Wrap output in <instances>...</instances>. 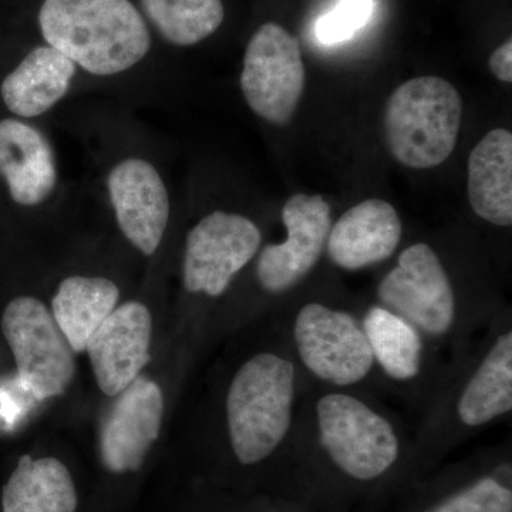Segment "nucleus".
Segmentation results:
<instances>
[{
  "label": "nucleus",
  "instance_id": "f257e3e1",
  "mask_svg": "<svg viewBox=\"0 0 512 512\" xmlns=\"http://www.w3.org/2000/svg\"><path fill=\"white\" fill-rule=\"evenodd\" d=\"M37 22L46 45L99 79L130 72L151 49L150 28L131 0H43Z\"/></svg>",
  "mask_w": 512,
  "mask_h": 512
},
{
  "label": "nucleus",
  "instance_id": "f03ea898",
  "mask_svg": "<svg viewBox=\"0 0 512 512\" xmlns=\"http://www.w3.org/2000/svg\"><path fill=\"white\" fill-rule=\"evenodd\" d=\"M295 366L259 353L238 370L227 397L229 440L241 466H256L278 450L292 423Z\"/></svg>",
  "mask_w": 512,
  "mask_h": 512
},
{
  "label": "nucleus",
  "instance_id": "7ed1b4c3",
  "mask_svg": "<svg viewBox=\"0 0 512 512\" xmlns=\"http://www.w3.org/2000/svg\"><path fill=\"white\" fill-rule=\"evenodd\" d=\"M463 119V100L453 84L436 76L417 77L397 87L386 103L384 138L394 160L426 170L454 151Z\"/></svg>",
  "mask_w": 512,
  "mask_h": 512
},
{
  "label": "nucleus",
  "instance_id": "20e7f679",
  "mask_svg": "<svg viewBox=\"0 0 512 512\" xmlns=\"http://www.w3.org/2000/svg\"><path fill=\"white\" fill-rule=\"evenodd\" d=\"M319 439L336 471L359 485L389 476L400 458V443L389 421L349 394H326L316 406Z\"/></svg>",
  "mask_w": 512,
  "mask_h": 512
},
{
  "label": "nucleus",
  "instance_id": "39448f33",
  "mask_svg": "<svg viewBox=\"0 0 512 512\" xmlns=\"http://www.w3.org/2000/svg\"><path fill=\"white\" fill-rule=\"evenodd\" d=\"M2 330L19 382L35 399L43 402L69 389L76 372L73 349L45 303L33 296L13 299L3 312Z\"/></svg>",
  "mask_w": 512,
  "mask_h": 512
},
{
  "label": "nucleus",
  "instance_id": "423d86ee",
  "mask_svg": "<svg viewBox=\"0 0 512 512\" xmlns=\"http://www.w3.org/2000/svg\"><path fill=\"white\" fill-rule=\"evenodd\" d=\"M239 82L256 116L284 126L298 109L305 89L298 39L278 23L262 25L248 42Z\"/></svg>",
  "mask_w": 512,
  "mask_h": 512
},
{
  "label": "nucleus",
  "instance_id": "0eeeda50",
  "mask_svg": "<svg viewBox=\"0 0 512 512\" xmlns=\"http://www.w3.org/2000/svg\"><path fill=\"white\" fill-rule=\"evenodd\" d=\"M262 235L254 221L234 212L214 211L190 229L185 241L184 288L217 298L254 259Z\"/></svg>",
  "mask_w": 512,
  "mask_h": 512
},
{
  "label": "nucleus",
  "instance_id": "6e6552de",
  "mask_svg": "<svg viewBox=\"0 0 512 512\" xmlns=\"http://www.w3.org/2000/svg\"><path fill=\"white\" fill-rule=\"evenodd\" d=\"M293 336L305 366L336 386L362 382L375 363L365 332L348 312L308 303L296 316Z\"/></svg>",
  "mask_w": 512,
  "mask_h": 512
},
{
  "label": "nucleus",
  "instance_id": "1a4fd4ad",
  "mask_svg": "<svg viewBox=\"0 0 512 512\" xmlns=\"http://www.w3.org/2000/svg\"><path fill=\"white\" fill-rule=\"evenodd\" d=\"M383 308L409 320L431 336H441L453 325V288L439 256L427 244L412 245L399 256L377 289Z\"/></svg>",
  "mask_w": 512,
  "mask_h": 512
},
{
  "label": "nucleus",
  "instance_id": "9d476101",
  "mask_svg": "<svg viewBox=\"0 0 512 512\" xmlns=\"http://www.w3.org/2000/svg\"><path fill=\"white\" fill-rule=\"evenodd\" d=\"M111 210L124 238L146 256L156 254L171 215L170 192L153 161L126 156L106 175Z\"/></svg>",
  "mask_w": 512,
  "mask_h": 512
},
{
  "label": "nucleus",
  "instance_id": "9b49d317",
  "mask_svg": "<svg viewBox=\"0 0 512 512\" xmlns=\"http://www.w3.org/2000/svg\"><path fill=\"white\" fill-rule=\"evenodd\" d=\"M282 221L288 238L262 249L256 276L265 291L281 293L302 281L325 251L332 212L322 195L296 194L285 202Z\"/></svg>",
  "mask_w": 512,
  "mask_h": 512
},
{
  "label": "nucleus",
  "instance_id": "f8f14e48",
  "mask_svg": "<svg viewBox=\"0 0 512 512\" xmlns=\"http://www.w3.org/2000/svg\"><path fill=\"white\" fill-rule=\"evenodd\" d=\"M114 397L101 424L100 454L107 470L123 474L140 470L160 436L164 400L158 384L146 377Z\"/></svg>",
  "mask_w": 512,
  "mask_h": 512
},
{
  "label": "nucleus",
  "instance_id": "ddd939ff",
  "mask_svg": "<svg viewBox=\"0 0 512 512\" xmlns=\"http://www.w3.org/2000/svg\"><path fill=\"white\" fill-rule=\"evenodd\" d=\"M153 319L146 305L117 306L86 346L101 392L114 397L140 377L151 360Z\"/></svg>",
  "mask_w": 512,
  "mask_h": 512
},
{
  "label": "nucleus",
  "instance_id": "4468645a",
  "mask_svg": "<svg viewBox=\"0 0 512 512\" xmlns=\"http://www.w3.org/2000/svg\"><path fill=\"white\" fill-rule=\"evenodd\" d=\"M0 177L20 207L36 208L59 190V163L53 144L26 120H0Z\"/></svg>",
  "mask_w": 512,
  "mask_h": 512
},
{
  "label": "nucleus",
  "instance_id": "2eb2a0df",
  "mask_svg": "<svg viewBox=\"0 0 512 512\" xmlns=\"http://www.w3.org/2000/svg\"><path fill=\"white\" fill-rule=\"evenodd\" d=\"M403 225L393 205L366 200L346 211L330 228L326 249L339 268L356 271L386 261L402 239Z\"/></svg>",
  "mask_w": 512,
  "mask_h": 512
},
{
  "label": "nucleus",
  "instance_id": "dca6fc26",
  "mask_svg": "<svg viewBox=\"0 0 512 512\" xmlns=\"http://www.w3.org/2000/svg\"><path fill=\"white\" fill-rule=\"evenodd\" d=\"M77 69L52 46H36L0 84L6 109L20 120L45 116L72 92Z\"/></svg>",
  "mask_w": 512,
  "mask_h": 512
},
{
  "label": "nucleus",
  "instance_id": "f3484780",
  "mask_svg": "<svg viewBox=\"0 0 512 512\" xmlns=\"http://www.w3.org/2000/svg\"><path fill=\"white\" fill-rule=\"evenodd\" d=\"M468 198L483 220L512 224V134L495 128L481 138L468 158Z\"/></svg>",
  "mask_w": 512,
  "mask_h": 512
},
{
  "label": "nucleus",
  "instance_id": "a211bd4d",
  "mask_svg": "<svg viewBox=\"0 0 512 512\" xmlns=\"http://www.w3.org/2000/svg\"><path fill=\"white\" fill-rule=\"evenodd\" d=\"M120 299L119 286L103 276L63 279L52 301V315L73 352L82 353Z\"/></svg>",
  "mask_w": 512,
  "mask_h": 512
},
{
  "label": "nucleus",
  "instance_id": "6ab92c4d",
  "mask_svg": "<svg viewBox=\"0 0 512 512\" xmlns=\"http://www.w3.org/2000/svg\"><path fill=\"white\" fill-rule=\"evenodd\" d=\"M2 505L3 512H74L77 493L62 461L23 456L3 487Z\"/></svg>",
  "mask_w": 512,
  "mask_h": 512
},
{
  "label": "nucleus",
  "instance_id": "aec40b11",
  "mask_svg": "<svg viewBox=\"0 0 512 512\" xmlns=\"http://www.w3.org/2000/svg\"><path fill=\"white\" fill-rule=\"evenodd\" d=\"M512 409V333H504L477 372L471 377L458 402L461 423L478 427Z\"/></svg>",
  "mask_w": 512,
  "mask_h": 512
},
{
  "label": "nucleus",
  "instance_id": "412c9836",
  "mask_svg": "<svg viewBox=\"0 0 512 512\" xmlns=\"http://www.w3.org/2000/svg\"><path fill=\"white\" fill-rule=\"evenodd\" d=\"M363 332L373 357L394 380H410L419 375L423 342L409 320L375 306L366 313Z\"/></svg>",
  "mask_w": 512,
  "mask_h": 512
},
{
  "label": "nucleus",
  "instance_id": "4be33fe9",
  "mask_svg": "<svg viewBox=\"0 0 512 512\" xmlns=\"http://www.w3.org/2000/svg\"><path fill=\"white\" fill-rule=\"evenodd\" d=\"M140 12L165 42L198 45L214 35L225 18L222 0H140Z\"/></svg>",
  "mask_w": 512,
  "mask_h": 512
},
{
  "label": "nucleus",
  "instance_id": "5701e85b",
  "mask_svg": "<svg viewBox=\"0 0 512 512\" xmlns=\"http://www.w3.org/2000/svg\"><path fill=\"white\" fill-rule=\"evenodd\" d=\"M417 512H512L510 466L504 464L451 488Z\"/></svg>",
  "mask_w": 512,
  "mask_h": 512
},
{
  "label": "nucleus",
  "instance_id": "b1692460",
  "mask_svg": "<svg viewBox=\"0 0 512 512\" xmlns=\"http://www.w3.org/2000/svg\"><path fill=\"white\" fill-rule=\"evenodd\" d=\"M372 0H342L316 23V36L325 45L345 42L362 28L372 15Z\"/></svg>",
  "mask_w": 512,
  "mask_h": 512
},
{
  "label": "nucleus",
  "instance_id": "393cba45",
  "mask_svg": "<svg viewBox=\"0 0 512 512\" xmlns=\"http://www.w3.org/2000/svg\"><path fill=\"white\" fill-rule=\"evenodd\" d=\"M491 73L497 77L498 80L504 83L512 82V40H507L491 55L490 62Z\"/></svg>",
  "mask_w": 512,
  "mask_h": 512
}]
</instances>
